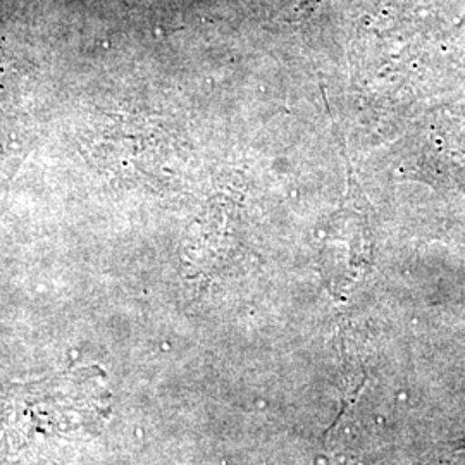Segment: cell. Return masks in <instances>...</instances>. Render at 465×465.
Masks as SVG:
<instances>
[{
  "label": "cell",
  "mask_w": 465,
  "mask_h": 465,
  "mask_svg": "<svg viewBox=\"0 0 465 465\" xmlns=\"http://www.w3.org/2000/svg\"><path fill=\"white\" fill-rule=\"evenodd\" d=\"M453 451L457 453V455H465V438L464 440H460L459 443H455V449Z\"/></svg>",
  "instance_id": "obj_1"
}]
</instances>
